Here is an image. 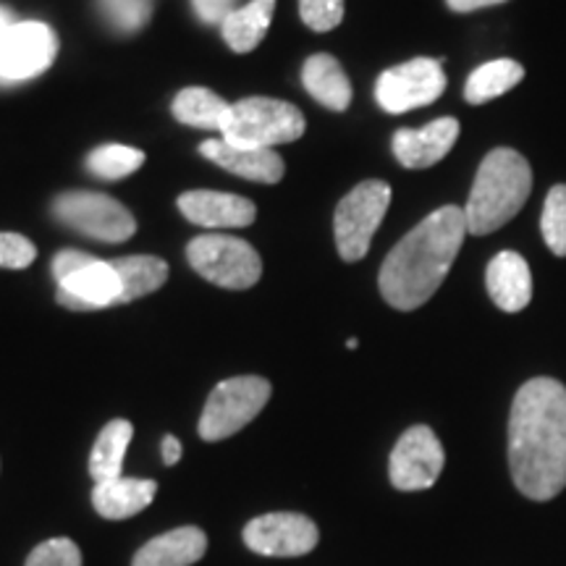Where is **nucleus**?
Returning a JSON list of instances; mask_svg holds the SVG:
<instances>
[{
    "mask_svg": "<svg viewBox=\"0 0 566 566\" xmlns=\"http://www.w3.org/2000/svg\"><path fill=\"white\" fill-rule=\"evenodd\" d=\"M509 467L516 491L551 501L566 488V386L533 378L514 396L509 415Z\"/></svg>",
    "mask_w": 566,
    "mask_h": 566,
    "instance_id": "1",
    "label": "nucleus"
},
{
    "mask_svg": "<svg viewBox=\"0 0 566 566\" xmlns=\"http://www.w3.org/2000/svg\"><path fill=\"white\" fill-rule=\"evenodd\" d=\"M464 208L443 205L388 252L378 286L394 310L409 313L422 307L446 281L464 244Z\"/></svg>",
    "mask_w": 566,
    "mask_h": 566,
    "instance_id": "2",
    "label": "nucleus"
},
{
    "mask_svg": "<svg viewBox=\"0 0 566 566\" xmlns=\"http://www.w3.org/2000/svg\"><path fill=\"white\" fill-rule=\"evenodd\" d=\"M533 192V168L525 155L512 147H499L480 163L470 200L464 205L467 233L485 237L499 231L525 208Z\"/></svg>",
    "mask_w": 566,
    "mask_h": 566,
    "instance_id": "3",
    "label": "nucleus"
},
{
    "mask_svg": "<svg viewBox=\"0 0 566 566\" xmlns=\"http://www.w3.org/2000/svg\"><path fill=\"white\" fill-rule=\"evenodd\" d=\"M304 134V116L292 103L273 97H247L231 105V122L226 126L223 139L237 147H263L300 139Z\"/></svg>",
    "mask_w": 566,
    "mask_h": 566,
    "instance_id": "4",
    "label": "nucleus"
},
{
    "mask_svg": "<svg viewBox=\"0 0 566 566\" xmlns=\"http://www.w3.org/2000/svg\"><path fill=\"white\" fill-rule=\"evenodd\" d=\"M271 401V384L260 375H239L212 388L200 417L202 441H223L250 424Z\"/></svg>",
    "mask_w": 566,
    "mask_h": 566,
    "instance_id": "5",
    "label": "nucleus"
},
{
    "mask_svg": "<svg viewBox=\"0 0 566 566\" xmlns=\"http://www.w3.org/2000/svg\"><path fill=\"white\" fill-rule=\"evenodd\" d=\"M388 205H391V187L380 179H367L352 189L349 195L338 202L334 216L336 247L342 260L357 263L363 260L375 231L384 223Z\"/></svg>",
    "mask_w": 566,
    "mask_h": 566,
    "instance_id": "6",
    "label": "nucleus"
},
{
    "mask_svg": "<svg viewBox=\"0 0 566 566\" xmlns=\"http://www.w3.org/2000/svg\"><path fill=\"white\" fill-rule=\"evenodd\" d=\"M187 258L202 279L216 286L233 289V292L254 286L263 275V260L254 252V247L242 239L223 237V233L192 239V244L187 247Z\"/></svg>",
    "mask_w": 566,
    "mask_h": 566,
    "instance_id": "7",
    "label": "nucleus"
},
{
    "mask_svg": "<svg viewBox=\"0 0 566 566\" xmlns=\"http://www.w3.org/2000/svg\"><path fill=\"white\" fill-rule=\"evenodd\" d=\"M53 210L63 223L82 231L84 237L97 239V242L118 244L126 242L137 231L132 212L108 195L69 192L55 200Z\"/></svg>",
    "mask_w": 566,
    "mask_h": 566,
    "instance_id": "8",
    "label": "nucleus"
},
{
    "mask_svg": "<svg viewBox=\"0 0 566 566\" xmlns=\"http://www.w3.org/2000/svg\"><path fill=\"white\" fill-rule=\"evenodd\" d=\"M446 90L441 61L415 59L384 71L375 84V101L386 113H407L436 103Z\"/></svg>",
    "mask_w": 566,
    "mask_h": 566,
    "instance_id": "9",
    "label": "nucleus"
},
{
    "mask_svg": "<svg viewBox=\"0 0 566 566\" xmlns=\"http://www.w3.org/2000/svg\"><path fill=\"white\" fill-rule=\"evenodd\" d=\"M443 446L428 424H415L394 446L388 475L396 491H428L443 472Z\"/></svg>",
    "mask_w": 566,
    "mask_h": 566,
    "instance_id": "10",
    "label": "nucleus"
},
{
    "mask_svg": "<svg viewBox=\"0 0 566 566\" xmlns=\"http://www.w3.org/2000/svg\"><path fill=\"white\" fill-rule=\"evenodd\" d=\"M59 53V38L42 21H21L0 38V80H32L51 69Z\"/></svg>",
    "mask_w": 566,
    "mask_h": 566,
    "instance_id": "11",
    "label": "nucleus"
},
{
    "mask_svg": "<svg viewBox=\"0 0 566 566\" xmlns=\"http://www.w3.org/2000/svg\"><path fill=\"white\" fill-rule=\"evenodd\" d=\"M321 533L310 516L294 512H275L254 516L244 527V546L260 556L294 558L315 551Z\"/></svg>",
    "mask_w": 566,
    "mask_h": 566,
    "instance_id": "12",
    "label": "nucleus"
},
{
    "mask_svg": "<svg viewBox=\"0 0 566 566\" xmlns=\"http://www.w3.org/2000/svg\"><path fill=\"white\" fill-rule=\"evenodd\" d=\"M459 139V122L451 116L436 118L422 129H399L394 134V155L405 168H430L441 163Z\"/></svg>",
    "mask_w": 566,
    "mask_h": 566,
    "instance_id": "13",
    "label": "nucleus"
},
{
    "mask_svg": "<svg viewBox=\"0 0 566 566\" xmlns=\"http://www.w3.org/2000/svg\"><path fill=\"white\" fill-rule=\"evenodd\" d=\"M59 302L69 310H103L118 304L122 281L113 263L92 258L87 265L59 281Z\"/></svg>",
    "mask_w": 566,
    "mask_h": 566,
    "instance_id": "14",
    "label": "nucleus"
},
{
    "mask_svg": "<svg viewBox=\"0 0 566 566\" xmlns=\"http://www.w3.org/2000/svg\"><path fill=\"white\" fill-rule=\"evenodd\" d=\"M179 210L184 212L187 221L205 229H242L250 226L258 216L254 202L239 195H223V192H187L179 197Z\"/></svg>",
    "mask_w": 566,
    "mask_h": 566,
    "instance_id": "15",
    "label": "nucleus"
},
{
    "mask_svg": "<svg viewBox=\"0 0 566 566\" xmlns=\"http://www.w3.org/2000/svg\"><path fill=\"white\" fill-rule=\"evenodd\" d=\"M485 286L493 304L504 313H522L533 302V273L516 252H499L485 271Z\"/></svg>",
    "mask_w": 566,
    "mask_h": 566,
    "instance_id": "16",
    "label": "nucleus"
},
{
    "mask_svg": "<svg viewBox=\"0 0 566 566\" xmlns=\"http://www.w3.org/2000/svg\"><path fill=\"white\" fill-rule=\"evenodd\" d=\"M200 153L226 171L260 184L281 181L283 171H286L281 155L263 150V147H237L226 139H210L200 147Z\"/></svg>",
    "mask_w": 566,
    "mask_h": 566,
    "instance_id": "17",
    "label": "nucleus"
},
{
    "mask_svg": "<svg viewBox=\"0 0 566 566\" xmlns=\"http://www.w3.org/2000/svg\"><path fill=\"white\" fill-rule=\"evenodd\" d=\"M155 493H158V483L155 480H139V478H116L105 480V483H95L92 488V506L103 520L122 522L129 516L145 512L153 504Z\"/></svg>",
    "mask_w": 566,
    "mask_h": 566,
    "instance_id": "18",
    "label": "nucleus"
},
{
    "mask_svg": "<svg viewBox=\"0 0 566 566\" xmlns=\"http://www.w3.org/2000/svg\"><path fill=\"white\" fill-rule=\"evenodd\" d=\"M208 554V535L200 527H176L145 543L132 566H192Z\"/></svg>",
    "mask_w": 566,
    "mask_h": 566,
    "instance_id": "19",
    "label": "nucleus"
},
{
    "mask_svg": "<svg viewBox=\"0 0 566 566\" xmlns=\"http://www.w3.org/2000/svg\"><path fill=\"white\" fill-rule=\"evenodd\" d=\"M304 90L315 97L317 103L331 111H346L352 103V84L342 63L334 55L317 53L307 59L302 69Z\"/></svg>",
    "mask_w": 566,
    "mask_h": 566,
    "instance_id": "20",
    "label": "nucleus"
},
{
    "mask_svg": "<svg viewBox=\"0 0 566 566\" xmlns=\"http://www.w3.org/2000/svg\"><path fill=\"white\" fill-rule=\"evenodd\" d=\"M176 122L197 126V129H216L226 132L231 122V105L218 97L216 92L202 87L181 90L174 101Z\"/></svg>",
    "mask_w": 566,
    "mask_h": 566,
    "instance_id": "21",
    "label": "nucleus"
},
{
    "mask_svg": "<svg viewBox=\"0 0 566 566\" xmlns=\"http://www.w3.org/2000/svg\"><path fill=\"white\" fill-rule=\"evenodd\" d=\"M132 436L134 428L129 420H113L101 430L90 454V475L95 483L124 478V457L132 443Z\"/></svg>",
    "mask_w": 566,
    "mask_h": 566,
    "instance_id": "22",
    "label": "nucleus"
},
{
    "mask_svg": "<svg viewBox=\"0 0 566 566\" xmlns=\"http://www.w3.org/2000/svg\"><path fill=\"white\" fill-rule=\"evenodd\" d=\"M522 80H525V66L522 63L512 59L488 61L470 74V80L464 84V97L470 105L491 103L495 97L506 95L509 90H514Z\"/></svg>",
    "mask_w": 566,
    "mask_h": 566,
    "instance_id": "23",
    "label": "nucleus"
},
{
    "mask_svg": "<svg viewBox=\"0 0 566 566\" xmlns=\"http://www.w3.org/2000/svg\"><path fill=\"white\" fill-rule=\"evenodd\" d=\"M275 11V0H252L244 9H237L223 21V40L231 51L250 53L265 38Z\"/></svg>",
    "mask_w": 566,
    "mask_h": 566,
    "instance_id": "24",
    "label": "nucleus"
},
{
    "mask_svg": "<svg viewBox=\"0 0 566 566\" xmlns=\"http://www.w3.org/2000/svg\"><path fill=\"white\" fill-rule=\"evenodd\" d=\"M118 281H122V294H118V304L134 302L139 296H147L166 283L168 279V263L160 258H150V254H134V258L113 260Z\"/></svg>",
    "mask_w": 566,
    "mask_h": 566,
    "instance_id": "25",
    "label": "nucleus"
},
{
    "mask_svg": "<svg viewBox=\"0 0 566 566\" xmlns=\"http://www.w3.org/2000/svg\"><path fill=\"white\" fill-rule=\"evenodd\" d=\"M145 163V153L126 145H103L87 158V168L101 179H124Z\"/></svg>",
    "mask_w": 566,
    "mask_h": 566,
    "instance_id": "26",
    "label": "nucleus"
},
{
    "mask_svg": "<svg viewBox=\"0 0 566 566\" xmlns=\"http://www.w3.org/2000/svg\"><path fill=\"white\" fill-rule=\"evenodd\" d=\"M541 231L548 250L554 252L556 258H566V184L551 187L546 205H543Z\"/></svg>",
    "mask_w": 566,
    "mask_h": 566,
    "instance_id": "27",
    "label": "nucleus"
},
{
    "mask_svg": "<svg viewBox=\"0 0 566 566\" xmlns=\"http://www.w3.org/2000/svg\"><path fill=\"white\" fill-rule=\"evenodd\" d=\"M24 566H82V551L69 537H51L32 551Z\"/></svg>",
    "mask_w": 566,
    "mask_h": 566,
    "instance_id": "28",
    "label": "nucleus"
},
{
    "mask_svg": "<svg viewBox=\"0 0 566 566\" xmlns=\"http://www.w3.org/2000/svg\"><path fill=\"white\" fill-rule=\"evenodd\" d=\"M101 9L122 32H137L150 19V0H101Z\"/></svg>",
    "mask_w": 566,
    "mask_h": 566,
    "instance_id": "29",
    "label": "nucleus"
},
{
    "mask_svg": "<svg viewBox=\"0 0 566 566\" xmlns=\"http://www.w3.org/2000/svg\"><path fill=\"white\" fill-rule=\"evenodd\" d=\"M300 13L313 32H331L342 24L344 0H300Z\"/></svg>",
    "mask_w": 566,
    "mask_h": 566,
    "instance_id": "30",
    "label": "nucleus"
},
{
    "mask_svg": "<svg viewBox=\"0 0 566 566\" xmlns=\"http://www.w3.org/2000/svg\"><path fill=\"white\" fill-rule=\"evenodd\" d=\"M38 250L21 233H0V268L9 271H24L27 265L34 263Z\"/></svg>",
    "mask_w": 566,
    "mask_h": 566,
    "instance_id": "31",
    "label": "nucleus"
},
{
    "mask_svg": "<svg viewBox=\"0 0 566 566\" xmlns=\"http://www.w3.org/2000/svg\"><path fill=\"white\" fill-rule=\"evenodd\" d=\"M195 9L208 24H218V21L223 24L233 13V0H195Z\"/></svg>",
    "mask_w": 566,
    "mask_h": 566,
    "instance_id": "32",
    "label": "nucleus"
},
{
    "mask_svg": "<svg viewBox=\"0 0 566 566\" xmlns=\"http://www.w3.org/2000/svg\"><path fill=\"white\" fill-rule=\"evenodd\" d=\"M90 254H84V252H76V250H66V252H61L59 258L53 260V275L59 281H63V279H69L71 273H76L80 271V268H84L90 263Z\"/></svg>",
    "mask_w": 566,
    "mask_h": 566,
    "instance_id": "33",
    "label": "nucleus"
},
{
    "mask_svg": "<svg viewBox=\"0 0 566 566\" xmlns=\"http://www.w3.org/2000/svg\"><path fill=\"white\" fill-rule=\"evenodd\" d=\"M501 3H506V0H446V6H449L454 13H472V11L491 9V6H501Z\"/></svg>",
    "mask_w": 566,
    "mask_h": 566,
    "instance_id": "34",
    "label": "nucleus"
},
{
    "mask_svg": "<svg viewBox=\"0 0 566 566\" xmlns=\"http://www.w3.org/2000/svg\"><path fill=\"white\" fill-rule=\"evenodd\" d=\"M160 451H163V462H166L168 467H174L176 462H179L181 459V441L179 438H174V436H166L163 438V446H160Z\"/></svg>",
    "mask_w": 566,
    "mask_h": 566,
    "instance_id": "35",
    "label": "nucleus"
},
{
    "mask_svg": "<svg viewBox=\"0 0 566 566\" xmlns=\"http://www.w3.org/2000/svg\"><path fill=\"white\" fill-rule=\"evenodd\" d=\"M13 27V17L6 9H0V38Z\"/></svg>",
    "mask_w": 566,
    "mask_h": 566,
    "instance_id": "36",
    "label": "nucleus"
}]
</instances>
